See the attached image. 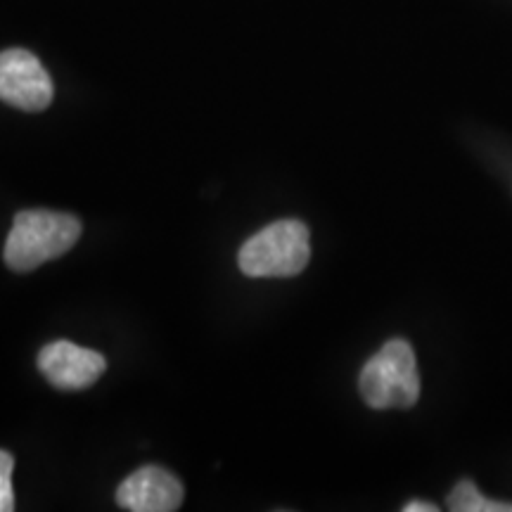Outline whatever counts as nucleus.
I'll return each mask as SVG.
<instances>
[{
    "instance_id": "423d86ee",
    "label": "nucleus",
    "mask_w": 512,
    "mask_h": 512,
    "mask_svg": "<svg viewBox=\"0 0 512 512\" xmlns=\"http://www.w3.org/2000/svg\"><path fill=\"white\" fill-rule=\"evenodd\" d=\"M183 484L176 475L157 465H145L124 479L117 503L133 512H174L183 505Z\"/></svg>"
},
{
    "instance_id": "6e6552de",
    "label": "nucleus",
    "mask_w": 512,
    "mask_h": 512,
    "mask_svg": "<svg viewBox=\"0 0 512 512\" xmlns=\"http://www.w3.org/2000/svg\"><path fill=\"white\" fill-rule=\"evenodd\" d=\"M12 470H15V458L8 451H0V512L15 510Z\"/></svg>"
},
{
    "instance_id": "39448f33",
    "label": "nucleus",
    "mask_w": 512,
    "mask_h": 512,
    "mask_svg": "<svg viewBox=\"0 0 512 512\" xmlns=\"http://www.w3.org/2000/svg\"><path fill=\"white\" fill-rule=\"evenodd\" d=\"M105 356L93 349H83L79 344L60 342L48 344L38 354V370L57 389H86L100 380L105 373Z\"/></svg>"
},
{
    "instance_id": "20e7f679",
    "label": "nucleus",
    "mask_w": 512,
    "mask_h": 512,
    "mask_svg": "<svg viewBox=\"0 0 512 512\" xmlns=\"http://www.w3.org/2000/svg\"><path fill=\"white\" fill-rule=\"evenodd\" d=\"M53 79L34 53L10 48L0 53V100L24 112H41L53 102Z\"/></svg>"
},
{
    "instance_id": "1a4fd4ad",
    "label": "nucleus",
    "mask_w": 512,
    "mask_h": 512,
    "mask_svg": "<svg viewBox=\"0 0 512 512\" xmlns=\"http://www.w3.org/2000/svg\"><path fill=\"white\" fill-rule=\"evenodd\" d=\"M403 512H437V505L427 501H411L408 505H403Z\"/></svg>"
},
{
    "instance_id": "f257e3e1",
    "label": "nucleus",
    "mask_w": 512,
    "mask_h": 512,
    "mask_svg": "<svg viewBox=\"0 0 512 512\" xmlns=\"http://www.w3.org/2000/svg\"><path fill=\"white\" fill-rule=\"evenodd\" d=\"M81 238V221L72 214L48 209L19 211L5 240V264L12 271H34L69 252Z\"/></svg>"
},
{
    "instance_id": "7ed1b4c3",
    "label": "nucleus",
    "mask_w": 512,
    "mask_h": 512,
    "mask_svg": "<svg viewBox=\"0 0 512 512\" xmlns=\"http://www.w3.org/2000/svg\"><path fill=\"white\" fill-rule=\"evenodd\" d=\"M363 401L377 411L411 408L420 399L415 351L406 339H392L363 366L358 377Z\"/></svg>"
},
{
    "instance_id": "0eeeda50",
    "label": "nucleus",
    "mask_w": 512,
    "mask_h": 512,
    "mask_svg": "<svg viewBox=\"0 0 512 512\" xmlns=\"http://www.w3.org/2000/svg\"><path fill=\"white\" fill-rule=\"evenodd\" d=\"M448 510L453 512H512V503L491 501L479 494V489L472 482H458L448 494Z\"/></svg>"
},
{
    "instance_id": "f03ea898",
    "label": "nucleus",
    "mask_w": 512,
    "mask_h": 512,
    "mask_svg": "<svg viewBox=\"0 0 512 512\" xmlns=\"http://www.w3.org/2000/svg\"><path fill=\"white\" fill-rule=\"evenodd\" d=\"M311 259V233L302 221L285 219L252 235L240 247L238 266L249 278H290Z\"/></svg>"
}]
</instances>
